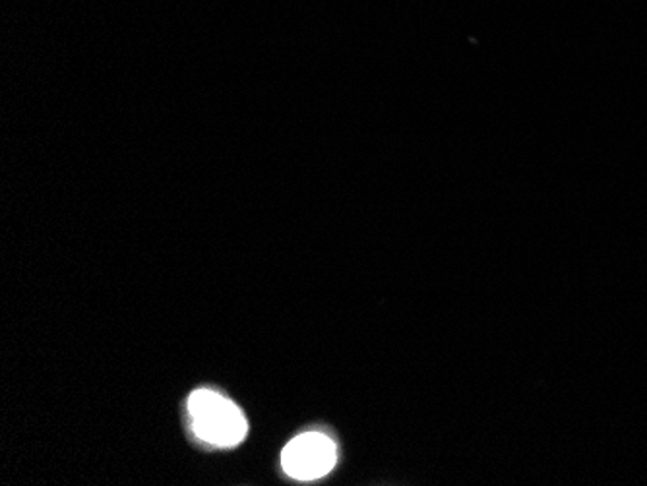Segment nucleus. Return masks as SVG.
Returning <instances> with one entry per match:
<instances>
[{
    "mask_svg": "<svg viewBox=\"0 0 647 486\" xmlns=\"http://www.w3.org/2000/svg\"><path fill=\"white\" fill-rule=\"evenodd\" d=\"M189 413L196 436L212 446H237L249 431L243 411L214 389H196L189 397Z\"/></svg>",
    "mask_w": 647,
    "mask_h": 486,
    "instance_id": "obj_1",
    "label": "nucleus"
},
{
    "mask_svg": "<svg viewBox=\"0 0 647 486\" xmlns=\"http://www.w3.org/2000/svg\"><path fill=\"white\" fill-rule=\"evenodd\" d=\"M338 460V448L320 433L301 434L281 453V465L289 477L316 481L328 475Z\"/></svg>",
    "mask_w": 647,
    "mask_h": 486,
    "instance_id": "obj_2",
    "label": "nucleus"
}]
</instances>
